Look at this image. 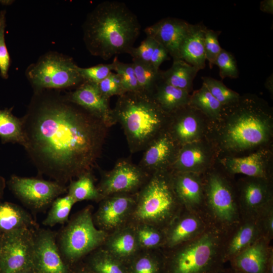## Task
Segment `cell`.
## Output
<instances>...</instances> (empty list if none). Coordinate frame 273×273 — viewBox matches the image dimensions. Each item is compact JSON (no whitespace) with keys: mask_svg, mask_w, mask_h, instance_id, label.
<instances>
[{"mask_svg":"<svg viewBox=\"0 0 273 273\" xmlns=\"http://www.w3.org/2000/svg\"><path fill=\"white\" fill-rule=\"evenodd\" d=\"M23 147L39 174L60 184L92 172L110 127L65 95L34 92L21 118Z\"/></svg>","mask_w":273,"mask_h":273,"instance_id":"obj_1","label":"cell"},{"mask_svg":"<svg viewBox=\"0 0 273 273\" xmlns=\"http://www.w3.org/2000/svg\"><path fill=\"white\" fill-rule=\"evenodd\" d=\"M83 40L88 52L105 60L129 53L141 30L136 16L124 3L104 1L87 16Z\"/></svg>","mask_w":273,"mask_h":273,"instance_id":"obj_2","label":"cell"},{"mask_svg":"<svg viewBox=\"0 0 273 273\" xmlns=\"http://www.w3.org/2000/svg\"><path fill=\"white\" fill-rule=\"evenodd\" d=\"M272 115L262 99L253 95L240 96L237 102L222 108L218 119L223 123L219 134L221 146L239 152L265 143L271 135Z\"/></svg>","mask_w":273,"mask_h":273,"instance_id":"obj_3","label":"cell"},{"mask_svg":"<svg viewBox=\"0 0 273 273\" xmlns=\"http://www.w3.org/2000/svg\"><path fill=\"white\" fill-rule=\"evenodd\" d=\"M115 122L124 133L131 153L146 150L167 129L170 115L146 92H128L118 96L112 109Z\"/></svg>","mask_w":273,"mask_h":273,"instance_id":"obj_4","label":"cell"},{"mask_svg":"<svg viewBox=\"0 0 273 273\" xmlns=\"http://www.w3.org/2000/svg\"><path fill=\"white\" fill-rule=\"evenodd\" d=\"M221 245L218 232L204 231L163 256L161 273H218L225 261Z\"/></svg>","mask_w":273,"mask_h":273,"instance_id":"obj_5","label":"cell"},{"mask_svg":"<svg viewBox=\"0 0 273 273\" xmlns=\"http://www.w3.org/2000/svg\"><path fill=\"white\" fill-rule=\"evenodd\" d=\"M179 201L173 189L171 171L152 174L136 193L132 224L146 223L160 229L176 218Z\"/></svg>","mask_w":273,"mask_h":273,"instance_id":"obj_6","label":"cell"},{"mask_svg":"<svg viewBox=\"0 0 273 273\" xmlns=\"http://www.w3.org/2000/svg\"><path fill=\"white\" fill-rule=\"evenodd\" d=\"M67 222L57 241L63 259L71 266L101 247L108 233L95 225L89 206L79 211Z\"/></svg>","mask_w":273,"mask_h":273,"instance_id":"obj_7","label":"cell"},{"mask_svg":"<svg viewBox=\"0 0 273 273\" xmlns=\"http://www.w3.org/2000/svg\"><path fill=\"white\" fill-rule=\"evenodd\" d=\"M78 66L68 56L50 52L30 65L26 75L35 92L78 86L83 80Z\"/></svg>","mask_w":273,"mask_h":273,"instance_id":"obj_8","label":"cell"},{"mask_svg":"<svg viewBox=\"0 0 273 273\" xmlns=\"http://www.w3.org/2000/svg\"><path fill=\"white\" fill-rule=\"evenodd\" d=\"M8 185L22 203L35 211L45 209L68 190L66 185L54 180L21 177L15 174L11 176Z\"/></svg>","mask_w":273,"mask_h":273,"instance_id":"obj_9","label":"cell"},{"mask_svg":"<svg viewBox=\"0 0 273 273\" xmlns=\"http://www.w3.org/2000/svg\"><path fill=\"white\" fill-rule=\"evenodd\" d=\"M36 230L22 229L0 235V273H16L32 266Z\"/></svg>","mask_w":273,"mask_h":273,"instance_id":"obj_10","label":"cell"},{"mask_svg":"<svg viewBox=\"0 0 273 273\" xmlns=\"http://www.w3.org/2000/svg\"><path fill=\"white\" fill-rule=\"evenodd\" d=\"M150 175L138 164L121 159L112 169L102 173L97 187L103 198L116 194H136Z\"/></svg>","mask_w":273,"mask_h":273,"instance_id":"obj_11","label":"cell"},{"mask_svg":"<svg viewBox=\"0 0 273 273\" xmlns=\"http://www.w3.org/2000/svg\"><path fill=\"white\" fill-rule=\"evenodd\" d=\"M136 194H116L103 198L95 213V225L108 234L130 220L136 203Z\"/></svg>","mask_w":273,"mask_h":273,"instance_id":"obj_12","label":"cell"},{"mask_svg":"<svg viewBox=\"0 0 273 273\" xmlns=\"http://www.w3.org/2000/svg\"><path fill=\"white\" fill-rule=\"evenodd\" d=\"M32 267L37 273H70V266L59 249L56 234L51 230L35 231Z\"/></svg>","mask_w":273,"mask_h":273,"instance_id":"obj_13","label":"cell"},{"mask_svg":"<svg viewBox=\"0 0 273 273\" xmlns=\"http://www.w3.org/2000/svg\"><path fill=\"white\" fill-rule=\"evenodd\" d=\"M179 148L166 130L144 151L138 165L150 175L171 171Z\"/></svg>","mask_w":273,"mask_h":273,"instance_id":"obj_14","label":"cell"},{"mask_svg":"<svg viewBox=\"0 0 273 273\" xmlns=\"http://www.w3.org/2000/svg\"><path fill=\"white\" fill-rule=\"evenodd\" d=\"M66 96L70 101L103 121L109 127L115 124L109 99L102 95L97 83L84 81Z\"/></svg>","mask_w":273,"mask_h":273,"instance_id":"obj_15","label":"cell"},{"mask_svg":"<svg viewBox=\"0 0 273 273\" xmlns=\"http://www.w3.org/2000/svg\"><path fill=\"white\" fill-rule=\"evenodd\" d=\"M202 115L190 105L170 115L166 130L180 147L198 142L202 133Z\"/></svg>","mask_w":273,"mask_h":273,"instance_id":"obj_16","label":"cell"},{"mask_svg":"<svg viewBox=\"0 0 273 273\" xmlns=\"http://www.w3.org/2000/svg\"><path fill=\"white\" fill-rule=\"evenodd\" d=\"M189 25L184 20L168 17L146 27L144 31L147 36L153 38L164 47L173 60L179 59V48Z\"/></svg>","mask_w":273,"mask_h":273,"instance_id":"obj_17","label":"cell"},{"mask_svg":"<svg viewBox=\"0 0 273 273\" xmlns=\"http://www.w3.org/2000/svg\"><path fill=\"white\" fill-rule=\"evenodd\" d=\"M207 193L208 204L214 216L225 223L234 222L237 216V207L226 182L218 174L210 175Z\"/></svg>","mask_w":273,"mask_h":273,"instance_id":"obj_18","label":"cell"},{"mask_svg":"<svg viewBox=\"0 0 273 273\" xmlns=\"http://www.w3.org/2000/svg\"><path fill=\"white\" fill-rule=\"evenodd\" d=\"M102 246L127 265L141 250L134 226L131 223L109 233Z\"/></svg>","mask_w":273,"mask_h":273,"instance_id":"obj_19","label":"cell"},{"mask_svg":"<svg viewBox=\"0 0 273 273\" xmlns=\"http://www.w3.org/2000/svg\"><path fill=\"white\" fill-rule=\"evenodd\" d=\"M269 252L266 239L259 237L231 260L232 268L239 273H266Z\"/></svg>","mask_w":273,"mask_h":273,"instance_id":"obj_20","label":"cell"},{"mask_svg":"<svg viewBox=\"0 0 273 273\" xmlns=\"http://www.w3.org/2000/svg\"><path fill=\"white\" fill-rule=\"evenodd\" d=\"M207 29L202 22L190 24L179 50V58L199 70L205 67L204 37Z\"/></svg>","mask_w":273,"mask_h":273,"instance_id":"obj_21","label":"cell"},{"mask_svg":"<svg viewBox=\"0 0 273 273\" xmlns=\"http://www.w3.org/2000/svg\"><path fill=\"white\" fill-rule=\"evenodd\" d=\"M169 225L165 234V243L170 248L193 239L204 231L202 222L193 214L175 218Z\"/></svg>","mask_w":273,"mask_h":273,"instance_id":"obj_22","label":"cell"},{"mask_svg":"<svg viewBox=\"0 0 273 273\" xmlns=\"http://www.w3.org/2000/svg\"><path fill=\"white\" fill-rule=\"evenodd\" d=\"M209 155L206 149L198 142L180 147L171 171L197 173L208 164Z\"/></svg>","mask_w":273,"mask_h":273,"instance_id":"obj_23","label":"cell"},{"mask_svg":"<svg viewBox=\"0 0 273 273\" xmlns=\"http://www.w3.org/2000/svg\"><path fill=\"white\" fill-rule=\"evenodd\" d=\"M22 229L37 230L39 226L22 207L11 202H0V235Z\"/></svg>","mask_w":273,"mask_h":273,"instance_id":"obj_24","label":"cell"},{"mask_svg":"<svg viewBox=\"0 0 273 273\" xmlns=\"http://www.w3.org/2000/svg\"><path fill=\"white\" fill-rule=\"evenodd\" d=\"M171 178L174 191L180 203L189 208L201 203L202 188L194 173L171 171Z\"/></svg>","mask_w":273,"mask_h":273,"instance_id":"obj_25","label":"cell"},{"mask_svg":"<svg viewBox=\"0 0 273 273\" xmlns=\"http://www.w3.org/2000/svg\"><path fill=\"white\" fill-rule=\"evenodd\" d=\"M224 164L232 173L263 178L266 175L267 156L265 152L260 151L245 157L226 158Z\"/></svg>","mask_w":273,"mask_h":273,"instance_id":"obj_26","label":"cell"},{"mask_svg":"<svg viewBox=\"0 0 273 273\" xmlns=\"http://www.w3.org/2000/svg\"><path fill=\"white\" fill-rule=\"evenodd\" d=\"M151 95L169 115L189 105L191 97L188 92L165 83L160 78Z\"/></svg>","mask_w":273,"mask_h":273,"instance_id":"obj_27","label":"cell"},{"mask_svg":"<svg viewBox=\"0 0 273 273\" xmlns=\"http://www.w3.org/2000/svg\"><path fill=\"white\" fill-rule=\"evenodd\" d=\"M199 70L180 59H173L171 67L160 71V78L165 83L189 93L193 89V80Z\"/></svg>","mask_w":273,"mask_h":273,"instance_id":"obj_28","label":"cell"},{"mask_svg":"<svg viewBox=\"0 0 273 273\" xmlns=\"http://www.w3.org/2000/svg\"><path fill=\"white\" fill-rule=\"evenodd\" d=\"M84 263L95 273H129L127 265L103 247L88 254Z\"/></svg>","mask_w":273,"mask_h":273,"instance_id":"obj_29","label":"cell"},{"mask_svg":"<svg viewBox=\"0 0 273 273\" xmlns=\"http://www.w3.org/2000/svg\"><path fill=\"white\" fill-rule=\"evenodd\" d=\"M268 198L267 187L259 178L247 182L243 188V204L251 213H262L267 208Z\"/></svg>","mask_w":273,"mask_h":273,"instance_id":"obj_30","label":"cell"},{"mask_svg":"<svg viewBox=\"0 0 273 273\" xmlns=\"http://www.w3.org/2000/svg\"><path fill=\"white\" fill-rule=\"evenodd\" d=\"M260 231V226L257 222L249 221L240 226L224 251L225 261L231 260L254 243L259 238Z\"/></svg>","mask_w":273,"mask_h":273,"instance_id":"obj_31","label":"cell"},{"mask_svg":"<svg viewBox=\"0 0 273 273\" xmlns=\"http://www.w3.org/2000/svg\"><path fill=\"white\" fill-rule=\"evenodd\" d=\"M12 108L0 110V139L2 144L11 143L25 145V136L21 118L14 116Z\"/></svg>","mask_w":273,"mask_h":273,"instance_id":"obj_32","label":"cell"},{"mask_svg":"<svg viewBox=\"0 0 273 273\" xmlns=\"http://www.w3.org/2000/svg\"><path fill=\"white\" fill-rule=\"evenodd\" d=\"M69 183L67 194L73 198L75 203L83 200L100 202L103 199L95 185L92 172L83 174Z\"/></svg>","mask_w":273,"mask_h":273,"instance_id":"obj_33","label":"cell"},{"mask_svg":"<svg viewBox=\"0 0 273 273\" xmlns=\"http://www.w3.org/2000/svg\"><path fill=\"white\" fill-rule=\"evenodd\" d=\"M189 105L200 111L204 115L212 120H218L223 107L212 95L207 87H201L191 95Z\"/></svg>","mask_w":273,"mask_h":273,"instance_id":"obj_34","label":"cell"},{"mask_svg":"<svg viewBox=\"0 0 273 273\" xmlns=\"http://www.w3.org/2000/svg\"><path fill=\"white\" fill-rule=\"evenodd\" d=\"M134 71L140 90L151 94L160 78V71L150 63L132 59Z\"/></svg>","mask_w":273,"mask_h":273,"instance_id":"obj_35","label":"cell"},{"mask_svg":"<svg viewBox=\"0 0 273 273\" xmlns=\"http://www.w3.org/2000/svg\"><path fill=\"white\" fill-rule=\"evenodd\" d=\"M162 260L154 253L140 251L128 263L129 273H161Z\"/></svg>","mask_w":273,"mask_h":273,"instance_id":"obj_36","label":"cell"},{"mask_svg":"<svg viewBox=\"0 0 273 273\" xmlns=\"http://www.w3.org/2000/svg\"><path fill=\"white\" fill-rule=\"evenodd\" d=\"M75 203L68 194L56 198L51 204V207L42 224L45 226H53L68 221L71 210Z\"/></svg>","mask_w":273,"mask_h":273,"instance_id":"obj_37","label":"cell"},{"mask_svg":"<svg viewBox=\"0 0 273 273\" xmlns=\"http://www.w3.org/2000/svg\"><path fill=\"white\" fill-rule=\"evenodd\" d=\"M132 224L141 250L155 249L165 242V234L160 229L146 223Z\"/></svg>","mask_w":273,"mask_h":273,"instance_id":"obj_38","label":"cell"},{"mask_svg":"<svg viewBox=\"0 0 273 273\" xmlns=\"http://www.w3.org/2000/svg\"><path fill=\"white\" fill-rule=\"evenodd\" d=\"M201 78L202 84L207 87L223 107L230 106L239 99L240 95L226 87L221 80L209 76H203Z\"/></svg>","mask_w":273,"mask_h":273,"instance_id":"obj_39","label":"cell"},{"mask_svg":"<svg viewBox=\"0 0 273 273\" xmlns=\"http://www.w3.org/2000/svg\"><path fill=\"white\" fill-rule=\"evenodd\" d=\"M113 63L114 70L120 77L124 93L140 90L132 63H125L119 61L115 57Z\"/></svg>","mask_w":273,"mask_h":273,"instance_id":"obj_40","label":"cell"},{"mask_svg":"<svg viewBox=\"0 0 273 273\" xmlns=\"http://www.w3.org/2000/svg\"><path fill=\"white\" fill-rule=\"evenodd\" d=\"M219 69V76L222 79L226 77L237 78L239 76L237 61L232 53L223 49L217 57L215 64Z\"/></svg>","mask_w":273,"mask_h":273,"instance_id":"obj_41","label":"cell"},{"mask_svg":"<svg viewBox=\"0 0 273 273\" xmlns=\"http://www.w3.org/2000/svg\"><path fill=\"white\" fill-rule=\"evenodd\" d=\"M77 69L83 81L98 83L113 71L114 64L112 62L111 64H99L88 68L78 66Z\"/></svg>","mask_w":273,"mask_h":273,"instance_id":"obj_42","label":"cell"},{"mask_svg":"<svg viewBox=\"0 0 273 273\" xmlns=\"http://www.w3.org/2000/svg\"><path fill=\"white\" fill-rule=\"evenodd\" d=\"M220 31H214L207 29L204 37V50L206 60L209 62L210 68L215 64L216 59L220 53L222 48L218 41Z\"/></svg>","mask_w":273,"mask_h":273,"instance_id":"obj_43","label":"cell"},{"mask_svg":"<svg viewBox=\"0 0 273 273\" xmlns=\"http://www.w3.org/2000/svg\"><path fill=\"white\" fill-rule=\"evenodd\" d=\"M6 13L5 10L0 12V74L4 79L8 77V73L11 62L5 39Z\"/></svg>","mask_w":273,"mask_h":273,"instance_id":"obj_44","label":"cell"},{"mask_svg":"<svg viewBox=\"0 0 273 273\" xmlns=\"http://www.w3.org/2000/svg\"><path fill=\"white\" fill-rule=\"evenodd\" d=\"M97 84L101 93L106 98L110 99L112 96H119L124 93L120 77L116 73L111 72Z\"/></svg>","mask_w":273,"mask_h":273,"instance_id":"obj_45","label":"cell"},{"mask_svg":"<svg viewBox=\"0 0 273 273\" xmlns=\"http://www.w3.org/2000/svg\"><path fill=\"white\" fill-rule=\"evenodd\" d=\"M157 42L153 38L147 36L140 45L133 47L128 53L132 59L150 63L151 56Z\"/></svg>","mask_w":273,"mask_h":273,"instance_id":"obj_46","label":"cell"},{"mask_svg":"<svg viewBox=\"0 0 273 273\" xmlns=\"http://www.w3.org/2000/svg\"><path fill=\"white\" fill-rule=\"evenodd\" d=\"M166 49L159 43H157L153 52L150 63L157 69H159L160 65L170 58Z\"/></svg>","mask_w":273,"mask_h":273,"instance_id":"obj_47","label":"cell"},{"mask_svg":"<svg viewBox=\"0 0 273 273\" xmlns=\"http://www.w3.org/2000/svg\"><path fill=\"white\" fill-rule=\"evenodd\" d=\"M263 227L267 234L270 237L272 235L273 232V214L270 207L267 208L264 211Z\"/></svg>","mask_w":273,"mask_h":273,"instance_id":"obj_48","label":"cell"},{"mask_svg":"<svg viewBox=\"0 0 273 273\" xmlns=\"http://www.w3.org/2000/svg\"><path fill=\"white\" fill-rule=\"evenodd\" d=\"M70 273H95L82 260L70 266Z\"/></svg>","mask_w":273,"mask_h":273,"instance_id":"obj_49","label":"cell"},{"mask_svg":"<svg viewBox=\"0 0 273 273\" xmlns=\"http://www.w3.org/2000/svg\"><path fill=\"white\" fill-rule=\"evenodd\" d=\"M260 10L264 13L273 14V1L263 0L260 2Z\"/></svg>","mask_w":273,"mask_h":273,"instance_id":"obj_50","label":"cell"},{"mask_svg":"<svg viewBox=\"0 0 273 273\" xmlns=\"http://www.w3.org/2000/svg\"><path fill=\"white\" fill-rule=\"evenodd\" d=\"M265 87L268 91L272 95L273 93V74L271 73L266 79L265 83Z\"/></svg>","mask_w":273,"mask_h":273,"instance_id":"obj_51","label":"cell"},{"mask_svg":"<svg viewBox=\"0 0 273 273\" xmlns=\"http://www.w3.org/2000/svg\"><path fill=\"white\" fill-rule=\"evenodd\" d=\"M6 185V183L5 178L0 174V199H1L4 196Z\"/></svg>","mask_w":273,"mask_h":273,"instance_id":"obj_52","label":"cell"},{"mask_svg":"<svg viewBox=\"0 0 273 273\" xmlns=\"http://www.w3.org/2000/svg\"><path fill=\"white\" fill-rule=\"evenodd\" d=\"M16 273H37L32 266L25 268Z\"/></svg>","mask_w":273,"mask_h":273,"instance_id":"obj_53","label":"cell"},{"mask_svg":"<svg viewBox=\"0 0 273 273\" xmlns=\"http://www.w3.org/2000/svg\"><path fill=\"white\" fill-rule=\"evenodd\" d=\"M218 273H239V272L235 271L232 268L231 269H225L223 268Z\"/></svg>","mask_w":273,"mask_h":273,"instance_id":"obj_54","label":"cell"}]
</instances>
